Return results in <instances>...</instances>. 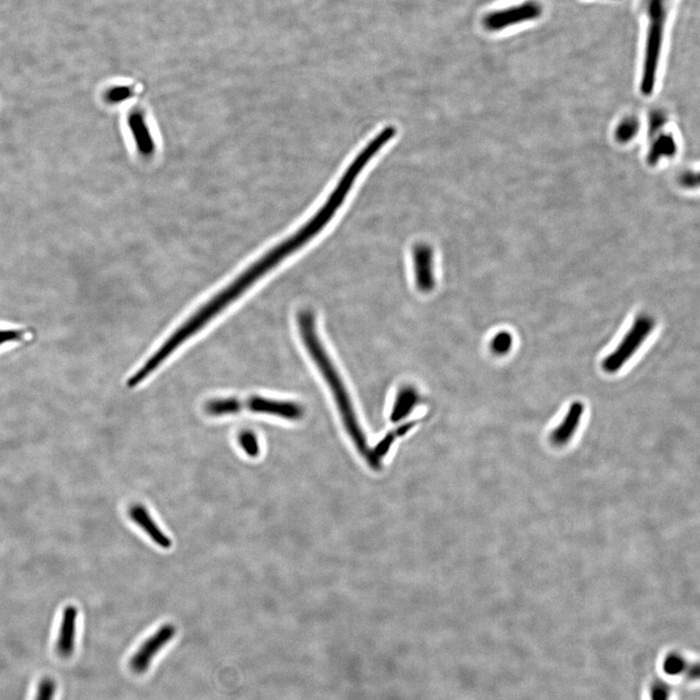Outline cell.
<instances>
[{
    "label": "cell",
    "mask_w": 700,
    "mask_h": 700,
    "mask_svg": "<svg viewBox=\"0 0 700 700\" xmlns=\"http://www.w3.org/2000/svg\"><path fill=\"white\" fill-rule=\"evenodd\" d=\"M350 191V184L345 181H338L322 207L305 225L281 244L266 252L249 268L245 269L244 273L232 280L231 284L210 298L205 305L200 306L178 328L174 330L173 334L144 362V365L134 372V379L139 382H144L185 343L199 334L216 317L249 291L269 271L318 236L331 223L335 214L339 212Z\"/></svg>",
    "instance_id": "obj_1"
},
{
    "label": "cell",
    "mask_w": 700,
    "mask_h": 700,
    "mask_svg": "<svg viewBox=\"0 0 700 700\" xmlns=\"http://www.w3.org/2000/svg\"><path fill=\"white\" fill-rule=\"evenodd\" d=\"M298 327L301 339L303 340L306 351L310 354L317 368L321 371L322 377H323L326 384H328L330 390L334 396L345 429L352 438L358 451L372 465H375L372 451L368 445V441H367L366 436L362 430L361 425L359 424L347 387L340 379L339 372L335 369L328 353L325 350L321 338L317 335L316 316H314L313 313L308 310L301 311L298 314Z\"/></svg>",
    "instance_id": "obj_2"
},
{
    "label": "cell",
    "mask_w": 700,
    "mask_h": 700,
    "mask_svg": "<svg viewBox=\"0 0 700 700\" xmlns=\"http://www.w3.org/2000/svg\"><path fill=\"white\" fill-rule=\"evenodd\" d=\"M647 17L645 36V59L642 74L641 92L644 96H650L655 89L657 68L668 14V0H644Z\"/></svg>",
    "instance_id": "obj_3"
},
{
    "label": "cell",
    "mask_w": 700,
    "mask_h": 700,
    "mask_svg": "<svg viewBox=\"0 0 700 700\" xmlns=\"http://www.w3.org/2000/svg\"><path fill=\"white\" fill-rule=\"evenodd\" d=\"M654 328L655 321L652 317H638L619 345L602 362L604 371L609 374L620 371L640 348Z\"/></svg>",
    "instance_id": "obj_4"
},
{
    "label": "cell",
    "mask_w": 700,
    "mask_h": 700,
    "mask_svg": "<svg viewBox=\"0 0 700 700\" xmlns=\"http://www.w3.org/2000/svg\"><path fill=\"white\" fill-rule=\"evenodd\" d=\"M543 13V4L539 0H524L520 4L488 13L483 18V25L488 31H501L538 20Z\"/></svg>",
    "instance_id": "obj_5"
},
{
    "label": "cell",
    "mask_w": 700,
    "mask_h": 700,
    "mask_svg": "<svg viewBox=\"0 0 700 700\" xmlns=\"http://www.w3.org/2000/svg\"><path fill=\"white\" fill-rule=\"evenodd\" d=\"M176 634V628L173 625H165L158 628L154 634L142 643L134 656L129 659V667L136 674H144L149 669L152 660L158 652L171 640Z\"/></svg>",
    "instance_id": "obj_6"
},
{
    "label": "cell",
    "mask_w": 700,
    "mask_h": 700,
    "mask_svg": "<svg viewBox=\"0 0 700 700\" xmlns=\"http://www.w3.org/2000/svg\"><path fill=\"white\" fill-rule=\"evenodd\" d=\"M242 409L250 413L266 414L287 420L301 419L305 413V409L300 404L257 395L242 400Z\"/></svg>",
    "instance_id": "obj_7"
},
{
    "label": "cell",
    "mask_w": 700,
    "mask_h": 700,
    "mask_svg": "<svg viewBox=\"0 0 700 700\" xmlns=\"http://www.w3.org/2000/svg\"><path fill=\"white\" fill-rule=\"evenodd\" d=\"M432 247L429 244H417L413 250V260L416 284L419 291L427 293L435 287L434 259Z\"/></svg>",
    "instance_id": "obj_8"
},
{
    "label": "cell",
    "mask_w": 700,
    "mask_h": 700,
    "mask_svg": "<svg viewBox=\"0 0 700 700\" xmlns=\"http://www.w3.org/2000/svg\"><path fill=\"white\" fill-rule=\"evenodd\" d=\"M129 514L134 524L139 525L156 545L166 549L171 548L173 541L161 529L145 507L136 504L129 509Z\"/></svg>",
    "instance_id": "obj_9"
},
{
    "label": "cell",
    "mask_w": 700,
    "mask_h": 700,
    "mask_svg": "<svg viewBox=\"0 0 700 700\" xmlns=\"http://www.w3.org/2000/svg\"><path fill=\"white\" fill-rule=\"evenodd\" d=\"M77 615V609L74 606H68L63 613L57 641V652L63 659L72 656L75 649Z\"/></svg>",
    "instance_id": "obj_10"
},
{
    "label": "cell",
    "mask_w": 700,
    "mask_h": 700,
    "mask_svg": "<svg viewBox=\"0 0 700 700\" xmlns=\"http://www.w3.org/2000/svg\"><path fill=\"white\" fill-rule=\"evenodd\" d=\"M583 413H585V405L580 401L573 402L568 409L561 424L557 425L556 429L551 432V443L556 446H564L569 442L577 431Z\"/></svg>",
    "instance_id": "obj_11"
},
{
    "label": "cell",
    "mask_w": 700,
    "mask_h": 700,
    "mask_svg": "<svg viewBox=\"0 0 700 700\" xmlns=\"http://www.w3.org/2000/svg\"><path fill=\"white\" fill-rule=\"evenodd\" d=\"M129 126L134 134L139 153L144 157L151 156L154 153V142L141 111L134 110L129 113Z\"/></svg>",
    "instance_id": "obj_12"
},
{
    "label": "cell",
    "mask_w": 700,
    "mask_h": 700,
    "mask_svg": "<svg viewBox=\"0 0 700 700\" xmlns=\"http://www.w3.org/2000/svg\"><path fill=\"white\" fill-rule=\"evenodd\" d=\"M203 411L208 416L221 417L236 416L244 411L242 400L239 398H216L208 400L203 406Z\"/></svg>",
    "instance_id": "obj_13"
},
{
    "label": "cell",
    "mask_w": 700,
    "mask_h": 700,
    "mask_svg": "<svg viewBox=\"0 0 700 700\" xmlns=\"http://www.w3.org/2000/svg\"><path fill=\"white\" fill-rule=\"evenodd\" d=\"M417 401H419V394L414 388L411 387L402 388L396 396L392 414H391V420L393 422H397L405 419L413 411Z\"/></svg>",
    "instance_id": "obj_14"
},
{
    "label": "cell",
    "mask_w": 700,
    "mask_h": 700,
    "mask_svg": "<svg viewBox=\"0 0 700 700\" xmlns=\"http://www.w3.org/2000/svg\"><path fill=\"white\" fill-rule=\"evenodd\" d=\"M240 448L244 450L248 456L255 458L260 454V443H259L257 436L251 431H244L240 433L237 438Z\"/></svg>",
    "instance_id": "obj_15"
},
{
    "label": "cell",
    "mask_w": 700,
    "mask_h": 700,
    "mask_svg": "<svg viewBox=\"0 0 700 700\" xmlns=\"http://www.w3.org/2000/svg\"><path fill=\"white\" fill-rule=\"evenodd\" d=\"M57 691V683L51 677L42 679L37 686L36 699L34 700H54Z\"/></svg>",
    "instance_id": "obj_16"
},
{
    "label": "cell",
    "mask_w": 700,
    "mask_h": 700,
    "mask_svg": "<svg viewBox=\"0 0 700 700\" xmlns=\"http://www.w3.org/2000/svg\"><path fill=\"white\" fill-rule=\"evenodd\" d=\"M512 347V337L508 332H500L496 334L491 342V350L494 353L503 355L508 353Z\"/></svg>",
    "instance_id": "obj_17"
},
{
    "label": "cell",
    "mask_w": 700,
    "mask_h": 700,
    "mask_svg": "<svg viewBox=\"0 0 700 700\" xmlns=\"http://www.w3.org/2000/svg\"><path fill=\"white\" fill-rule=\"evenodd\" d=\"M686 669H689L688 664H686V660L680 655L671 654L665 659L664 671L667 674H680V673L684 672Z\"/></svg>",
    "instance_id": "obj_18"
},
{
    "label": "cell",
    "mask_w": 700,
    "mask_h": 700,
    "mask_svg": "<svg viewBox=\"0 0 700 700\" xmlns=\"http://www.w3.org/2000/svg\"><path fill=\"white\" fill-rule=\"evenodd\" d=\"M133 94L134 90L131 87H114V88L108 90L107 99L108 102H112V104H116V102H121L122 100L128 99L129 97L133 96Z\"/></svg>",
    "instance_id": "obj_19"
},
{
    "label": "cell",
    "mask_w": 700,
    "mask_h": 700,
    "mask_svg": "<svg viewBox=\"0 0 700 700\" xmlns=\"http://www.w3.org/2000/svg\"><path fill=\"white\" fill-rule=\"evenodd\" d=\"M670 686L664 681H656L652 685L651 700H669Z\"/></svg>",
    "instance_id": "obj_20"
},
{
    "label": "cell",
    "mask_w": 700,
    "mask_h": 700,
    "mask_svg": "<svg viewBox=\"0 0 700 700\" xmlns=\"http://www.w3.org/2000/svg\"><path fill=\"white\" fill-rule=\"evenodd\" d=\"M23 335V333L20 331H0V345L6 342L20 340Z\"/></svg>",
    "instance_id": "obj_21"
}]
</instances>
